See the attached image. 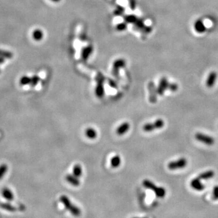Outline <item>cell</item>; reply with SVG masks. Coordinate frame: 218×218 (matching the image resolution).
I'll return each instance as SVG.
<instances>
[{
  "mask_svg": "<svg viewBox=\"0 0 218 218\" xmlns=\"http://www.w3.org/2000/svg\"><path fill=\"white\" fill-rule=\"evenodd\" d=\"M0 73H1V70H0Z\"/></svg>",
  "mask_w": 218,
  "mask_h": 218,
  "instance_id": "obj_33",
  "label": "cell"
},
{
  "mask_svg": "<svg viewBox=\"0 0 218 218\" xmlns=\"http://www.w3.org/2000/svg\"><path fill=\"white\" fill-rule=\"evenodd\" d=\"M0 208H1L3 210H7L10 212H14L16 211V208L13 206L12 205L8 204V203H3L0 202Z\"/></svg>",
  "mask_w": 218,
  "mask_h": 218,
  "instance_id": "obj_19",
  "label": "cell"
},
{
  "mask_svg": "<svg viewBox=\"0 0 218 218\" xmlns=\"http://www.w3.org/2000/svg\"><path fill=\"white\" fill-rule=\"evenodd\" d=\"M148 89L149 91V101L151 103H156L157 101V88H156L153 82H150L149 84Z\"/></svg>",
  "mask_w": 218,
  "mask_h": 218,
  "instance_id": "obj_6",
  "label": "cell"
},
{
  "mask_svg": "<svg viewBox=\"0 0 218 218\" xmlns=\"http://www.w3.org/2000/svg\"><path fill=\"white\" fill-rule=\"evenodd\" d=\"M3 197L8 201H12L14 199V195L13 192L8 188H4L1 191Z\"/></svg>",
  "mask_w": 218,
  "mask_h": 218,
  "instance_id": "obj_11",
  "label": "cell"
},
{
  "mask_svg": "<svg viewBox=\"0 0 218 218\" xmlns=\"http://www.w3.org/2000/svg\"><path fill=\"white\" fill-rule=\"evenodd\" d=\"M125 28H126L125 24H120V25L118 26V29H119V30H124Z\"/></svg>",
  "mask_w": 218,
  "mask_h": 218,
  "instance_id": "obj_29",
  "label": "cell"
},
{
  "mask_svg": "<svg viewBox=\"0 0 218 218\" xmlns=\"http://www.w3.org/2000/svg\"><path fill=\"white\" fill-rule=\"evenodd\" d=\"M43 36V32L40 29H36L32 32V37L35 41H41Z\"/></svg>",
  "mask_w": 218,
  "mask_h": 218,
  "instance_id": "obj_16",
  "label": "cell"
},
{
  "mask_svg": "<svg viewBox=\"0 0 218 218\" xmlns=\"http://www.w3.org/2000/svg\"><path fill=\"white\" fill-rule=\"evenodd\" d=\"M39 80H40V79H39V76H38L36 75L32 76L31 78V83H30L31 86L35 87V86H36L37 84L39 83Z\"/></svg>",
  "mask_w": 218,
  "mask_h": 218,
  "instance_id": "obj_24",
  "label": "cell"
},
{
  "mask_svg": "<svg viewBox=\"0 0 218 218\" xmlns=\"http://www.w3.org/2000/svg\"><path fill=\"white\" fill-rule=\"evenodd\" d=\"M73 174L77 177H80L82 175V168L80 164H76L73 167Z\"/></svg>",
  "mask_w": 218,
  "mask_h": 218,
  "instance_id": "obj_21",
  "label": "cell"
},
{
  "mask_svg": "<svg viewBox=\"0 0 218 218\" xmlns=\"http://www.w3.org/2000/svg\"><path fill=\"white\" fill-rule=\"evenodd\" d=\"M143 185L144 187L153 191L156 196L158 197H164L166 194V190L164 188L161 187H157L153 183L148 180H145L143 181Z\"/></svg>",
  "mask_w": 218,
  "mask_h": 218,
  "instance_id": "obj_2",
  "label": "cell"
},
{
  "mask_svg": "<svg viewBox=\"0 0 218 218\" xmlns=\"http://www.w3.org/2000/svg\"><path fill=\"white\" fill-rule=\"evenodd\" d=\"M212 199L213 200H218V185L215 186L213 190Z\"/></svg>",
  "mask_w": 218,
  "mask_h": 218,
  "instance_id": "obj_25",
  "label": "cell"
},
{
  "mask_svg": "<svg viewBox=\"0 0 218 218\" xmlns=\"http://www.w3.org/2000/svg\"><path fill=\"white\" fill-rule=\"evenodd\" d=\"M52 1H55V2H58V1H60V0H52Z\"/></svg>",
  "mask_w": 218,
  "mask_h": 218,
  "instance_id": "obj_32",
  "label": "cell"
},
{
  "mask_svg": "<svg viewBox=\"0 0 218 218\" xmlns=\"http://www.w3.org/2000/svg\"><path fill=\"white\" fill-rule=\"evenodd\" d=\"M86 53H84V56L86 57V58H87V57H88L89 56V55H90V53H91V51H92V49H91V48H87V49H86Z\"/></svg>",
  "mask_w": 218,
  "mask_h": 218,
  "instance_id": "obj_28",
  "label": "cell"
},
{
  "mask_svg": "<svg viewBox=\"0 0 218 218\" xmlns=\"http://www.w3.org/2000/svg\"><path fill=\"white\" fill-rule=\"evenodd\" d=\"M109 84H110V86L111 87H112L113 88H116V87H117V86L116 85V84L113 81H109Z\"/></svg>",
  "mask_w": 218,
  "mask_h": 218,
  "instance_id": "obj_30",
  "label": "cell"
},
{
  "mask_svg": "<svg viewBox=\"0 0 218 218\" xmlns=\"http://www.w3.org/2000/svg\"><path fill=\"white\" fill-rule=\"evenodd\" d=\"M13 55L12 52H9L8 50L0 49V57H2L4 59H12L13 58Z\"/></svg>",
  "mask_w": 218,
  "mask_h": 218,
  "instance_id": "obj_20",
  "label": "cell"
},
{
  "mask_svg": "<svg viewBox=\"0 0 218 218\" xmlns=\"http://www.w3.org/2000/svg\"><path fill=\"white\" fill-rule=\"evenodd\" d=\"M214 176V172L213 170H208L199 174L198 178L201 180H207Z\"/></svg>",
  "mask_w": 218,
  "mask_h": 218,
  "instance_id": "obj_15",
  "label": "cell"
},
{
  "mask_svg": "<svg viewBox=\"0 0 218 218\" xmlns=\"http://www.w3.org/2000/svg\"><path fill=\"white\" fill-rule=\"evenodd\" d=\"M8 171V166L6 164H2L0 165V180L6 175Z\"/></svg>",
  "mask_w": 218,
  "mask_h": 218,
  "instance_id": "obj_22",
  "label": "cell"
},
{
  "mask_svg": "<svg viewBox=\"0 0 218 218\" xmlns=\"http://www.w3.org/2000/svg\"><path fill=\"white\" fill-rule=\"evenodd\" d=\"M31 83V78L28 76H23L19 80V84L21 86H26L28 84H30Z\"/></svg>",
  "mask_w": 218,
  "mask_h": 218,
  "instance_id": "obj_23",
  "label": "cell"
},
{
  "mask_svg": "<svg viewBox=\"0 0 218 218\" xmlns=\"http://www.w3.org/2000/svg\"><path fill=\"white\" fill-rule=\"evenodd\" d=\"M195 138L198 141L204 143L207 146H212L214 144V139L213 137L201 133H196Z\"/></svg>",
  "mask_w": 218,
  "mask_h": 218,
  "instance_id": "obj_5",
  "label": "cell"
},
{
  "mask_svg": "<svg viewBox=\"0 0 218 218\" xmlns=\"http://www.w3.org/2000/svg\"><path fill=\"white\" fill-rule=\"evenodd\" d=\"M5 61V59L2 58V57H0V65L1 64H3Z\"/></svg>",
  "mask_w": 218,
  "mask_h": 218,
  "instance_id": "obj_31",
  "label": "cell"
},
{
  "mask_svg": "<svg viewBox=\"0 0 218 218\" xmlns=\"http://www.w3.org/2000/svg\"><path fill=\"white\" fill-rule=\"evenodd\" d=\"M85 134L86 137L90 140H93L97 137V133L96 130L93 128H88L85 131Z\"/></svg>",
  "mask_w": 218,
  "mask_h": 218,
  "instance_id": "obj_18",
  "label": "cell"
},
{
  "mask_svg": "<svg viewBox=\"0 0 218 218\" xmlns=\"http://www.w3.org/2000/svg\"><path fill=\"white\" fill-rule=\"evenodd\" d=\"M130 129V124L129 123H124L120 125L116 129V133L118 135H123L127 133Z\"/></svg>",
  "mask_w": 218,
  "mask_h": 218,
  "instance_id": "obj_12",
  "label": "cell"
},
{
  "mask_svg": "<svg viewBox=\"0 0 218 218\" xmlns=\"http://www.w3.org/2000/svg\"><path fill=\"white\" fill-rule=\"evenodd\" d=\"M187 165V161L184 157H181L177 161H171L168 164V168L171 170H175L185 168Z\"/></svg>",
  "mask_w": 218,
  "mask_h": 218,
  "instance_id": "obj_4",
  "label": "cell"
},
{
  "mask_svg": "<svg viewBox=\"0 0 218 218\" xmlns=\"http://www.w3.org/2000/svg\"><path fill=\"white\" fill-rule=\"evenodd\" d=\"M164 126V121L162 119H158L153 123H147L144 125L143 130L146 132H150L156 129H161Z\"/></svg>",
  "mask_w": 218,
  "mask_h": 218,
  "instance_id": "obj_3",
  "label": "cell"
},
{
  "mask_svg": "<svg viewBox=\"0 0 218 218\" xmlns=\"http://www.w3.org/2000/svg\"><path fill=\"white\" fill-rule=\"evenodd\" d=\"M103 81H98V85L95 89V94L97 97L98 98H103L104 95V88L103 84Z\"/></svg>",
  "mask_w": 218,
  "mask_h": 218,
  "instance_id": "obj_13",
  "label": "cell"
},
{
  "mask_svg": "<svg viewBox=\"0 0 218 218\" xmlns=\"http://www.w3.org/2000/svg\"><path fill=\"white\" fill-rule=\"evenodd\" d=\"M121 163V157L119 156H117V155L113 156L110 160V164H111V166L113 168L118 167L119 166H120Z\"/></svg>",
  "mask_w": 218,
  "mask_h": 218,
  "instance_id": "obj_17",
  "label": "cell"
},
{
  "mask_svg": "<svg viewBox=\"0 0 218 218\" xmlns=\"http://www.w3.org/2000/svg\"><path fill=\"white\" fill-rule=\"evenodd\" d=\"M190 185L194 190L196 191H201L205 189V185L201 182V180L198 177L192 180L190 183Z\"/></svg>",
  "mask_w": 218,
  "mask_h": 218,
  "instance_id": "obj_8",
  "label": "cell"
},
{
  "mask_svg": "<svg viewBox=\"0 0 218 218\" xmlns=\"http://www.w3.org/2000/svg\"><path fill=\"white\" fill-rule=\"evenodd\" d=\"M178 89V86L176 83H169L168 89L171 92H176Z\"/></svg>",
  "mask_w": 218,
  "mask_h": 218,
  "instance_id": "obj_26",
  "label": "cell"
},
{
  "mask_svg": "<svg viewBox=\"0 0 218 218\" xmlns=\"http://www.w3.org/2000/svg\"><path fill=\"white\" fill-rule=\"evenodd\" d=\"M59 201L63 204L64 207L69 210L71 214H72L75 216H79L81 214V210L78 207L73 205L69 197L66 195H62L60 197H59Z\"/></svg>",
  "mask_w": 218,
  "mask_h": 218,
  "instance_id": "obj_1",
  "label": "cell"
},
{
  "mask_svg": "<svg viewBox=\"0 0 218 218\" xmlns=\"http://www.w3.org/2000/svg\"><path fill=\"white\" fill-rule=\"evenodd\" d=\"M168 84L169 83L168 82L167 79L166 77H163L160 80L159 85H158V87H157V94L160 96L163 95L165 91L168 89Z\"/></svg>",
  "mask_w": 218,
  "mask_h": 218,
  "instance_id": "obj_7",
  "label": "cell"
},
{
  "mask_svg": "<svg viewBox=\"0 0 218 218\" xmlns=\"http://www.w3.org/2000/svg\"><path fill=\"white\" fill-rule=\"evenodd\" d=\"M127 21H129V22H134L136 21V18L134 16H129L127 17Z\"/></svg>",
  "mask_w": 218,
  "mask_h": 218,
  "instance_id": "obj_27",
  "label": "cell"
},
{
  "mask_svg": "<svg viewBox=\"0 0 218 218\" xmlns=\"http://www.w3.org/2000/svg\"><path fill=\"white\" fill-rule=\"evenodd\" d=\"M217 79V73L215 72H211L209 75L206 81V86L208 88H211L215 84L216 81Z\"/></svg>",
  "mask_w": 218,
  "mask_h": 218,
  "instance_id": "obj_9",
  "label": "cell"
},
{
  "mask_svg": "<svg viewBox=\"0 0 218 218\" xmlns=\"http://www.w3.org/2000/svg\"><path fill=\"white\" fill-rule=\"evenodd\" d=\"M194 29L195 30L200 33H202L205 32L206 30V27L204 25V23L201 20H197L194 23Z\"/></svg>",
  "mask_w": 218,
  "mask_h": 218,
  "instance_id": "obj_14",
  "label": "cell"
},
{
  "mask_svg": "<svg viewBox=\"0 0 218 218\" xmlns=\"http://www.w3.org/2000/svg\"><path fill=\"white\" fill-rule=\"evenodd\" d=\"M66 180L71 185L75 187H78L80 184V181L78 180V177L72 174H69L66 175Z\"/></svg>",
  "mask_w": 218,
  "mask_h": 218,
  "instance_id": "obj_10",
  "label": "cell"
}]
</instances>
